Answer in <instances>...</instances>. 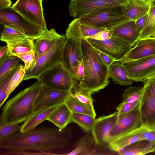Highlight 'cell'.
<instances>
[{
	"label": "cell",
	"instance_id": "cell-9",
	"mask_svg": "<svg viewBox=\"0 0 155 155\" xmlns=\"http://www.w3.org/2000/svg\"><path fill=\"white\" fill-rule=\"evenodd\" d=\"M130 78L135 82H144L155 74V55L123 63Z\"/></svg>",
	"mask_w": 155,
	"mask_h": 155
},
{
	"label": "cell",
	"instance_id": "cell-11",
	"mask_svg": "<svg viewBox=\"0 0 155 155\" xmlns=\"http://www.w3.org/2000/svg\"><path fill=\"white\" fill-rule=\"evenodd\" d=\"M43 0H17L12 6L22 15L47 31L42 7Z\"/></svg>",
	"mask_w": 155,
	"mask_h": 155
},
{
	"label": "cell",
	"instance_id": "cell-46",
	"mask_svg": "<svg viewBox=\"0 0 155 155\" xmlns=\"http://www.w3.org/2000/svg\"><path fill=\"white\" fill-rule=\"evenodd\" d=\"M84 72V67L82 60L80 62L77 70V80L81 81L83 77Z\"/></svg>",
	"mask_w": 155,
	"mask_h": 155
},
{
	"label": "cell",
	"instance_id": "cell-40",
	"mask_svg": "<svg viewBox=\"0 0 155 155\" xmlns=\"http://www.w3.org/2000/svg\"><path fill=\"white\" fill-rule=\"evenodd\" d=\"M140 101L134 102H122L117 107V110L118 114L129 113L139 107Z\"/></svg>",
	"mask_w": 155,
	"mask_h": 155
},
{
	"label": "cell",
	"instance_id": "cell-37",
	"mask_svg": "<svg viewBox=\"0 0 155 155\" xmlns=\"http://www.w3.org/2000/svg\"><path fill=\"white\" fill-rule=\"evenodd\" d=\"M17 67L11 71L7 76L4 80L2 83L0 84V107H2L4 102L8 97L7 95L8 87L11 79L15 72Z\"/></svg>",
	"mask_w": 155,
	"mask_h": 155
},
{
	"label": "cell",
	"instance_id": "cell-42",
	"mask_svg": "<svg viewBox=\"0 0 155 155\" xmlns=\"http://www.w3.org/2000/svg\"><path fill=\"white\" fill-rule=\"evenodd\" d=\"M93 47L101 60L108 67H109L112 63L116 61L115 59L110 56L99 49Z\"/></svg>",
	"mask_w": 155,
	"mask_h": 155
},
{
	"label": "cell",
	"instance_id": "cell-14",
	"mask_svg": "<svg viewBox=\"0 0 155 155\" xmlns=\"http://www.w3.org/2000/svg\"><path fill=\"white\" fill-rule=\"evenodd\" d=\"M82 60L79 41L78 40L67 37L63 49L61 64L76 80L78 67Z\"/></svg>",
	"mask_w": 155,
	"mask_h": 155
},
{
	"label": "cell",
	"instance_id": "cell-17",
	"mask_svg": "<svg viewBox=\"0 0 155 155\" xmlns=\"http://www.w3.org/2000/svg\"><path fill=\"white\" fill-rule=\"evenodd\" d=\"M155 55V37L139 40L119 61L123 63Z\"/></svg>",
	"mask_w": 155,
	"mask_h": 155
},
{
	"label": "cell",
	"instance_id": "cell-36",
	"mask_svg": "<svg viewBox=\"0 0 155 155\" xmlns=\"http://www.w3.org/2000/svg\"><path fill=\"white\" fill-rule=\"evenodd\" d=\"M143 92V87L130 86L128 88L124 91L122 94V101L132 103L140 101Z\"/></svg>",
	"mask_w": 155,
	"mask_h": 155
},
{
	"label": "cell",
	"instance_id": "cell-8",
	"mask_svg": "<svg viewBox=\"0 0 155 155\" xmlns=\"http://www.w3.org/2000/svg\"><path fill=\"white\" fill-rule=\"evenodd\" d=\"M128 0H70V15L78 18L92 12L107 7L122 5Z\"/></svg>",
	"mask_w": 155,
	"mask_h": 155
},
{
	"label": "cell",
	"instance_id": "cell-16",
	"mask_svg": "<svg viewBox=\"0 0 155 155\" xmlns=\"http://www.w3.org/2000/svg\"><path fill=\"white\" fill-rule=\"evenodd\" d=\"M117 111L96 119L91 132L95 143L98 145L108 144L110 133L118 116Z\"/></svg>",
	"mask_w": 155,
	"mask_h": 155
},
{
	"label": "cell",
	"instance_id": "cell-18",
	"mask_svg": "<svg viewBox=\"0 0 155 155\" xmlns=\"http://www.w3.org/2000/svg\"><path fill=\"white\" fill-rule=\"evenodd\" d=\"M105 29L83 22L79 18H75L69 24L65 35L67 38L80 40L86 38Z\"/></svg>",
	"mask_w": 155,
	"mask_h": 155
},
{
	"label": "cell",
	"instance_id": "cell-12",
	"mask_svg": "<svg viewBox=\"0 0 155 155\" xmlns=\"http://www.w3.org/2000/svg\"><path fill=\"white\" fill-rule=\"evenodd\" d=\"M71 95V90L57 89L42 85L35 101L34 113L65 103Z\"/></svg>",
	"mask_w": 155,
	"mask_h": 155
},
{
	"label": "cell",
	"instance_id": "cell-45",
	"mask_svg": "<svg viewBox=\"0 0 155 155\" xmlns=\"http://www.w3.org/2000/svg\"><path fill=\"white\" fill-rule=\"evenodd\" d=\"M144 140L155 142V128H147L144 134Z\"/></svg>",
	"mask_w": 155,
	"mask_h": 155
},
{
	"label": "cell",
	"instance_id": "cell-15",
	"mask_svg": "<svg viewBox=\"0 0 155 155\" xmlns=\"http://www.w3.org/2000/svg\"><path fill=\"white\" fill-rule=\"evenodd\" d=\"M139 107L142 126L148 129L155 128V97L144 83Z\"/></svg>",
	"mask_w": 155,
	"mask_h": 155
},
{
	"label": "cell",
	"instance_id": "cell-25",
	"mask_svg": "<svg viewBox=\"0 0 155 155\" xmlns=\"http://www.w3.org/2000/svg\"><path fill=\"white\" fill-rule=\"evenodd\" d=\"M108 75L115 84L125 86L133 84V81L129 77L123 63L120 61H116L110 66Z\"/></svg>",
	"mask_w": 155,
	"mask_h": 155
},
{
	"label": "cell",
	"instance_id": "cell-39",
	"mask_svg": "<svg viewBox=\"0 0 155 155\" xmlns=\"http://www.w3.org/2000/svg\"><path fill=\"white\" fill-rule=\"evenodd\" d=\"M20 58L24 63L26 70L32 67L35 62V52L34 50L15 55Z\"/></svg>",
	"mask_w": 155,
	"mask_h": 155
},
{
	"label": "cell",
	"instance_id": "cell-41",
	"mask_svg": "<svg viewBox=\"0 0 155 155\" xmlns=\"http://www.w3.org/2000/svg\"><path fill=\"white\" fill-rule=\"evenodd\" d=\"M114 32L113 29H105L87 38H89L97 40H105L110 38Z\"/></svg>",
	"mask_w": 155,
	"mask_h": 155
},
{
	"label": "cell",
	"instance_id": "cell-20",
	"mask_svg": "<svg viewBox=\"0 0 155 155\" xmlns=\"http://www.w3.org/2000/svg\"><path fill=\"white\" fill-rule=\"evenodd\" d=\"M150 2L143 0H128L122 5L124 16L127 21H136L147 13Z\"/></svg>",
	"mask_w": 155,
	"mask_h": 155
},
{
	"label": "cell",
	"instance_id": "cell-4",
	"mask_svg": "<svg viewBox=\"0 0 155 155\" xmlns=\"http://www.w3.org/2000/svg\"><path fill=\"white\" fill-rule=\"evenodd\" d=\"M66 39L65 35H62L61 38L48 51L42 54L35 53V63L32 67L26 69L23 81L32 78L37 79L47 70L57 64L61 63Z\"/></svg>",
	"mask_w": 155,
	"mask_h": 155
},
{
	"label": "cell",
	"instance_id": "cell-35",
	"mask_svg": "<svg viewBox=\"0 0 155 155\" xmlns=\"http://www.w3.org/2000/svg\"><path fill=\"white\" fill-rule=\"evenodd\" d=\"M26 68L25 65L20 64L17 67L9 83L7 90V95L10 94L23 81Z\"/></svg>",
	"mask_w": 155,
	"mask_h": 155
},
{
	"label": "cell",
	"instance_id": "cell-7",
	"mask_svg": "<svg viewBox=\"0 0 155 155\" xmlns=\"http://www.w3.org/2000/svg\"><path fill=\"white\" fill-rule=\"evenodd\" d=\"M37 79L42 85L64 90H70L76 80L61 63L47 70Z\"/></svg>",
	"mask_w": 155,
	"mask_h": 155
},
{
	"label": "cell",
	"instance_id": "cell-38",
	"mask_svg": "<svg viewBox=\"0 0 155 155\" xmlns=\"http://www.w3.org/2000/svg\"><path fill=\"white\" fill-rule=\"evenodd\" d=\"M20 127L18 124H0V140L19 131Z\"/></svg>",
	"mask_w": 155,
	"mask_h": 155
},
{
	"label": "cell",
	"instance_id": "cell-49",
	"mask_svg": "<svg viewBox=\"0 0 155 155\" xmlns=\"http://www.w3.org/2000/svg\"><path fill=\"white\" fill-rule=\"evenodd\" d=\"M143 0L145 1H148V2H150V0Z\"/></svg>",
	"mask_w": 155,
	"mask_h": 155
},
{
	"label": "cell",
	"instance_id": "cell-21",
	"mask_svg": "<svg viewBox=\"0 0 155 155\" xmlns=\"http://www.w3.org/2000/svg\"><path fill=\"white\" fill-rule=\"evenodd\" d=\"M145 128L142 126L111 141L108 144L109 149L117 152L128 145L143 140V133Z\"/></svg>",
	"mask_w": 155,
	"mask_h": 155
},
{
	"label": "cell",
	"instance_id": "cell-23",
	"mask_svg": "<svg viewBox=\"0 0 155 155\" xmlns=\"http://www.w3.org/2000/svg\"><path fill=\"white\" fill-rule=\"evenodd\" d=\"M155 151V142L140 140L124 147L117 154L121 155H142Z\"/></svg>",
	"mask_w": 155,
	"mask_h": 155
},
{
	"label": "cell",
	"instance_id": "cell-5",
	"mask_svg": "<svg viewBox=\"0 0 155 155\" xmlns=\"http://www.w3.org/2000/svg\"><path fill=\"white\" fill-rule=\"evenodd\" d=\"M0 23L13 28L34 40L39 38L48 31L42 29L11 6L0 9Z\"/></svg>",
	"mask_w": 155,
	"mask_h": 155
},
{
	"label": "cell",
	"instance_id": "cell-30",
	"mask_svg": "<svg viewBox=\"0 0 155 155\" xmlns=\"http://www.w3.org/2000/svg\"><path fill=\"white\" fill-rule=\"evenodd\" d=\"M34 40L27 38L12 43L7 44L8 48L9 55H15L34 50Z\"/></svg>",
	"mask_w": 155,
	"mask_h": 155
},
{
	"label": "cell",
	"instance_id": "cell-48",
	"mask_svg": "<svg viewBox=\"0 0 155 155\" xmlns=\"http://www.w3.org/2000/svg\"><path fill=\"white\" fill-rule=\"evenodd\" d=\"M11 4L12 2L10 0H0V9L9 7Z\"/></svg>",
	"mask_w": 155,
	"mask_h": 155
},
{
	"label": "cell",
	"instance_id": "cell-1",
	"mask_svg": "<svg viewBox=\"0 0 155 155\" xmlns=\"http://www.w3.org/2000/svg\"><path fill=\"white\" fill-rule=\"evenodd\" d=\"M71 138L70 128L43 127L21 133L17 132L0 140V148L5 154L30 155L31 151L38 155L55 154L51 150L62 149Z\"/></svg>",
	"mask_w": 155,
	"mask_h": 155
},
{
	"label": "cell",
	"instance_id": "cell-33",
	"mask_svg": "<svg viewBox=\"0 0 155 155\" xmlns=\"http://www.w3.org/2000/svg\"><path fill=\"white\" fill-rule=\"evenodd\" d=\"M95 118L91 116L81 113H72L71 122L78 124L85 131H91Z\"/></svg>",
	"mask_w": 155,
	"mask_h": 155
},
{
	"label": "cell",
	"instance_id": "cell-27",
	"mask_svg": "<svg viewBox=\"0 0 155 155\" xmlns=\"http://www.w3.org/2000/svg\"><path fill=\"white\" fill-rule=\"evenodd\" d=\"M71 91V95L78 101L94 110L91 95L92 93L81 87L77 80L74 81Z\"/></svg>",
	"mask_w": 155,
	"mask_h": 155
},
{
	"label": "cell",
	"instance_id": "cell-10",
	"mask_svg": "<svg viewBox=\"0 0 155 155\" xmlns=\"http://www.w3.org/2000/svg\"><path fill=\"white\" fill-rule=\"evenodd\" d=\"M86 39L93 47L110 56L116 61H119L133 47L128 42L113 36L105 40Z\"/></svg>",
	"mask_w": 155,
	"mask_h": 155
},
{
	"label": "cell",
	"instance_id": "cell-43",
	"mask_svg": "<svg viewBox=\"0 0 155 155\" xmlns=\"http://www.w3.org/2000/svg\"><path fill=\"white\" fill-rule=\"evenodd\" d=\"M148 17V12L135 21V23L139 32L140 33L144 29Z\"/></svg>",
	"mask_w": 155,
	"mask_h": 155
},
{
	"label": "cell",
	"instance_id": "cell-19",
	"mask_svg": "<svg viewBox=\"0 0 155 155\" xmlns=\"http://www.w3.org/2000/svg\"><path fill=\"white\" fill-rule=\"evenodd\" d=\"M114 30L113 35L128 42L133 47L139 40L140 32L135 23V21L123 22L111 28Z\"/></svg>",
	"mask_w": 155,
	"mask_h": 155
},
{
	"label": "cell",
	"instance_id": "cell-47",
	"mask_svg": "<svg viewBox=\"0 0 155 155\" xmlns=\"http://www.w3.org/2000/svg\"><path fill=\"white\" fill-rule=\"evenodd\" d=\"M9 55L8 48L7 45L0 47V61Z\"/></svg>",
	"mask_w": 155,
	"mask_h": 155
},
{
	"label": "cell",
	"instance_id": "cell-44",
	"mask_svg": "<svg viewBox=\"0 0 155 155\" xmlns=\"http://www.w3.org/2000/svg\"><path fill=\"white\" fill-rule=\"evenodd\" d=\"M144 83L147 85L151 93L155 97V74L148 77Z\"/></svg>",
	"mask_w": 155,
	"mask_h": 155
},
{
	"label": "cell",
	"instance_id": "cell-34",
	"mask_svg": "<svg viewBox=\"0 0 155 155\" xmlns=\"http://www.w3.org/2000/svg\"><path fill=\"white\" fill-rule=\"evenodd\" d=\"M94 140L93 137L86 134L83 136L78 142L74 149L67 155L83 154L89 150L93 144Z\"/></svg>",
	"mask_w": 155,
	"mask_h": 155
},
{
	"label": "cell",
	"instance_id": "cell-24",
	"mask_svg": "<svg viewBox=\"0 0 155 155\" xmlns=\"http://www.w3.org/2000/svg\"><path fill=\"white\" fill-rule=\"evenodd\" d=\"M59 105L54 106L34 113L21 126L19 131L24 133L35 129L40 123L47 120L49 116Z\"/></svg>",
	"mask_w": 155,
	"mask_h": 155
},
{
	"label": "cell",
	"instance_id": "cell-13",
	"mask_svg": "<svg viewBox=\"0 0 155 155\" xmlns=\"http://www.w3.org/2000/svg\"><path fill=\"white\" fill-rule=\"evenodd\" d=\"M141 126L139 107L129 113L118 114L110 133L109 143Z\"/></svg>",
	"mask_w": 155,
	"mask_h": 155
},
{
	"label": "cell",
	"instance_id": "cell-2",
	"mask_svg": "<svg viewBox=\"0 0 155 155\" xmlns=\"http://www.w3.org/2000/svg\"><path fill=\"white\" fill-rule=\"evenodd\" d=\"M78 40L84 69L83 78L79 83L81 87L92 93L97 92L109 83V67L101 60L93 46L86 38Z\"/></svg>",
	"mask_w": 155,
	"mask_h": 155
},
{
	"label": "cell",
	"instance_id": "cell-3",
	"mask_svg": "<svg viewBox=\"0 0 155 155\" xmlns=\"http://www.w3.org/2000/svg\"><path fill=\"white\" fill-rule=\"evenodd\" d=\"M38 81L9 100L4 106L0 124H18L24 122L34 113L36 99L42 87Z\"/></svg>",
	"mask_w": 155,
	"mask_h": 155
},
{
	"label": "cell",
	"instance_id": "cell-22",
	"mask_svg": "<svg viewBox=\"0 0 155 155\" xmlns=\"http://www.w3.org/2000/svg\"><path fill=\"white\" fill-rule=\"evenodd\" d=\"M62 35L54 29L48 30L34 43V50L38 54L45 53L51 49Z\"/></svg>",
	"mask_w": 155,
	"mask_h": 155
},
{
	"label": "cell",
	"instance_id": "cell-6",
	"mask_svg": "<svg viewBox=\"0 0 155 155\" xmlns=\"http://www.w3.org/2000/svg\"><path fill=\"white\" fill-rule=\"evenodd\" d=\"M78 18L85 23L106 29L127 21L123 15L122 5L103 8Z\"/></svg>",
	"mask_w": 155,
	"mask_h": 155
},
{
	"label": "cell",
	"instance_id": "cell-26",
	"mask_svg": "<svg viewBox=\"0 0 155 155\" xmlns=\"http://www.w3.org/2000/svg\"><path fill=\"white\" fill-rule=\"evenodd\" d=\"M72 113L67 105L64 103L59 106L48 118L47 120L62 130L71 122Z\"/></svg>",
	"mask_w": 155,
	"mask_h": 155
},
{
	"label": "cell",
	"instance_id": "cell-28",
	"mask_svg": "<svg viewBox=\"0 0 155 155\" xmlns=\"http://www.w3.org/2000/svg\"><path fill=\"white\" fill-rule=\"evenodd\" d=\"M155 37V0H150L148 17L145 26L140 33L139 40Z\"/></svg>",
	"mask_w": 155,
	"mask_h": 155
},
{
	"label": "cell",
	"instance_id": "cell-29",
	"mask_svg": "<svg viewBox=\"0 0 155 155\" xmlns=\"http://www.w3.org/2000/svg\"><path fill=\"white\" fill-rule=\"evenodd\" d=\"M22 60L15 55H8L0 61V84L9 73L20 64Z\"/></svg>",
	"mask_w": 155,
	"mask_h": 155
},
{
	"label": "cell",
	"instance_id": "cell-32",
	"mask_svg": "<svg viewBox=\"0 0 155 155\" xmlns=\"http://www.w3.org/2000/svg\"><path fill=\"white\" fill-rule=\"evenodd\" d=\"M28 38L25 34L12 27L4 25L0 40L7 44L12 43Z\"/></svg>",
	"mask_w": 155,
	"mask_h": 155
},
{
	"label": "cell",
	"instance_id": "cell-31",
	"mask_svg": "<svg viewBox=\"0 0 155 155\" xmlns=\"http://www.w3.org/2000/svg\"><path fill=\"white\" fill-rule=\"evenodd\" d=\"M72 113H76L89 115L95 118L94 110L81 103L71 95L65 102Z\"/></svg>",
	"mask_w": 155,
	"mask_h": 155
}]
</instances>
